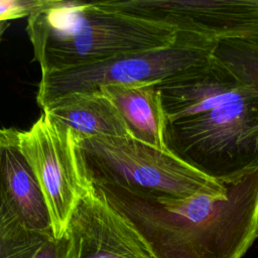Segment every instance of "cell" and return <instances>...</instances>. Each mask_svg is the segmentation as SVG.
I'll list each match as a JSON object with an SVG mask.
<instances>
[{
	"instance_id": "obj_8",
	"label": "cell",
	"mask_w": 258,
	"mask_h": 258,
	"mask_svg": "<svg viewBox=\"0 0 258 258\" xmlns=\"http://www.w3.org/2000/svg\"><path fill=\"white\" fill-rule=\"evenodd\" d=\"M62 239L64 258H152L128 220L88 178Z\"/></svg>"
},
{
	"instance_id": "obj_12",
	"label": "cell",
	"mask_w": 258,
	"mask_h": 258,
	"mask_svg": "<svg viewBox=\"0 0 258 258\" xmlns=\"http://www.w3.org/2000/svg\"><path fill=\"white\" fill-rule=\"evenodd\" d=\"M49 238L24 227L0 199V258H32Z\"/></svg>"
},
{
	"instance_id": "obj_2",
	"label": "cell",
	"mask_w": 258,
	"mask_h": 258,
	"mask_svg": "<svg viewBox=\"0 0 258 258\" xmlns=\"http://www.w3.org/2000/svg\"><path fill=\"white\" fill-rule=\"evenodd\" d=\"M226 185L224 196L201 194L184 200L98 186L152 258H243L258 238V170Z\"/></svg>"
},
{
	"instance_id": "obj_14",
	"label": "cell",
	"mask_w": 258,
	"mask_h": 258,
	"mask_svg": "<svg viewBox=\"0 0 258 258\" xmlns=\"http://www.w3.org/2000/svg\"><path fill=\"white\" fill-rule=\"evenodd\" d=\"M56 0H0V23L23 17L48 8Z\"/></svg>"
},
{
	"instance_id": "obj_10",
	"label": "cell",
	"mask_w": 258,
	"mask_h": 258,
	"mask_svg": "<svg viewBox=\"0 0 258 258\" xmlns=\"http://www.w3.org/2000/svg\"><path fill=\"white\" fill-rule=\"evenodd\" d=\"M156 85H107L100 90L118 110L131 138L168 151L164 142L165 115Z\"/></svg>"
},
{
	"instance_id": "obj_6",
	"label": "cell",
	"mask_w": 258,
	"mask_h": 258,
	"mask_svg": "<svg viewBox=\"0 0 258 258\" xmlns=\"http://www.w3.org/2000/svg\"><path fill=\"white\" fill-rule=\"evenodd\" d=\"M18 147L44 199L55 240H61L87 183L76 134L41 113L31 127L17 132Z\"/></svg>"
},
{
	"instance_id": "obj_3",
	"label": "cell",
	"mask_w": 258,
	"mask_h": 258,
	"mask_svg": "<svg viewBox=\"0 0 258 258\" xmlns=\"http://www.w3.org/2000/svg\"><path fill=\"white\" fill-rule=\"evenodd\" d=\"M27 33L41 73L167 47L177 36L174 28L118 10L108 1L62 0L29 16Z\"/></svg>"
},
{
	"instance_id": "obj_7",
	"label": "cell",
	"mask_w": 258,
	"mask_h": 258,
	"mask_svg": "<svg viewBox=\"0 0 258 258\" xmlns=\"http://www.w3.org/2000/svg\"><path fill=\"white\" fill-rule=\"evenodd\" d=\"M121 11L176 31L258 42V0H115Z\"/></svg>"
},
{
	"instance_id": "obj_1",
	"label": "cell",
	"mask_w": 258,
	"mask_h": 258,
	"mask_svg": "<svg viewBox=\"0 0 258 258\" xmlns=\"http://www.w3.org/2000/svg\"><path fill=\"white\" fill-rule=\"evenodd\" d=\"M167 150L220 183L258 170V92L211 60L156 85Z\"/></svg>"
},
{
	"instance_id": "obj_5",
	"label": "cell",
	"mask_w": 258,
	"mask_h": 258,
	"mask_svg": "<svg viewBox=\"0 0 258 258\" xmlns=\"http://www.w3.org/2000/svg\"><path fill=\"white\" fill-rule=\"evenodd\" d=\"M218 40L177 31L171 45L117 55L102 61L42 72L36 101L43 110L75 93L99 91L107 85L159 84L207 64Z\"/></svg>"
},
{
	"instance_id": "obj_13",
	"label": "cell",
	"mask_w": 258,
	"mask_h": 258,
	"mask_svg": "<svg viewBox=\"0 0 258 258\" xmlns=\"http://www.w3.org/2000/svg\"><path fill=\"white\" fill-rule=\"evenodd\" d=\"M212 56L229 67L258 92V42L220 39L213 49Z\"/></svg>"
},
{
	"instance_id": "obj_11",
	"label": "cell",
	"mask_w": 258,
	"mask_h": 258,
	"mask_svg": "<svg viewBox=\"0 0 258 258\" xmlns=\"http://www.w3.org/2000/svg\"><path fill=\"white\" fill-rule=\"evenodd\" d=\"M42 111L79 138L130 137L118 110L101 90L69 95Z\"/></svg>"
},
{
	"instance_id": "obj_9",
	"label": "cell",
	"mask_w": 258,
	"mask_h": 258,
	"mask_svg": "<svg viewBox=\"0 0 258 258\" xmlns=\"http://www.w3.org/2000/svg\"><path fill=\"white\" fill-rule=\"evenodd\" d=\"M17 132L0 128V199L28 230L52 236L44 199L18 147Z\"/></svg>"
},
{
	"instance_id": "obj_15",
	"label": "cell",
	"mask_w": 258,
	"mask_h": 258,
	"mask_svg": "<svg viewBox=\"0 0 258 258\" xmlns=\"http://www.w3.org/2000/svg\"><path fill=\"white\" fill-rule=\"evenodd\" d=\"M64 240H55L54 238H49L32 258H64Z\"/></svg>"
},
{
	"instance_id": "obj_4",
	"label": "cell",
	"mask_w": 258,
	"mask_h": 258,
	"mask_svg": "<svg viewBox=\"0 0 258 258\" xmlns=\"http://www.w3.org/2000/svg\"><path fill=\"white\" fill-rule=\"evenodd\" d=\"M77 146L85 176L101 186L151 199L184 200L227 192L226 183L215 181L169 151L131 137L77 136Z\"/></svg>"
}]
</instances>
